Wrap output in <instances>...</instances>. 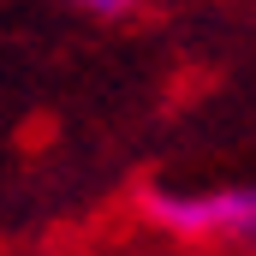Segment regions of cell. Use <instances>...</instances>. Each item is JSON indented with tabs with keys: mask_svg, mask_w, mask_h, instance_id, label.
Listing matches in <instances>:
<instances>
[{
	"mask_svg": "<svg viewBox=\"0 0 256 256\" xmlns=\"http://www.w3.org/2000/svg\"><path fill=\"white\" fill-rule=\"evenodd\" d=\"M149 220L196 238V244H232L256 256V179L238 185H202V191H149L143 196Z\"/></svg>",
	"mask_w": 256,
	"mask_h": 256,
	"instance_id": "1",
	"label": "cell"
},
{
	"mask_svg": "<svg viewBox=\"0 0 256 256\" xmlns=\"http://www.w3.org/2000/svg\"><path fill=\"white\" fill-rule=\"evenodd\" d=\"M72 6H84V12H96V18H126L137 0H72Z\"/></svg>",
	"mask_w": 256,
	"mask_h": 256,
	"instance_id": "2",
	"label": "cell"
}]
</instances>
